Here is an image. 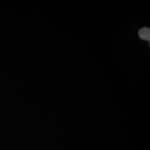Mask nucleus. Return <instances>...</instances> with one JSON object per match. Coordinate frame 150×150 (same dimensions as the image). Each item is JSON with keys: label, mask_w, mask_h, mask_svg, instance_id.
I'll list each match as a JSON object with an SVG mask.
<instances>
[{"label": "nucleus", "mask_w": 150, "mask_h": 150, "mask_svg": "<svg viewBox=\"0 0 150 150\" xmlns=\"http://www.w3.org/2000/svg\"><path fill=\"white\" fill-rule=\"evenodd\" d=\"M139 38L142 40L149 41L150 39V30L148 27L141 28L139 32Z\"/></svg>", "instance_id": "f257e3e1"}]
</instances>
